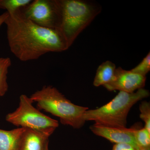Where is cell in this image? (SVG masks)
<instances>
[{
	"label": "cell",
	"mask_w": 150,
	"mask_h": 150,
	"mask_svg": "<svg viewBox=\"0 0 150 150\" xmlns=\"http://www.w3.org/2000/svg\"><path fill=\"white\" fill-rule=\"evenodd\" d=\"M45 150H49L48 149V144L46 146V148H45Z\"/></svg>",
	"instance_id": "obj_20"
},
{
	"label": "cell",
	"mask_w": 150,
	"mask_h": 150,
	"mask_svg": "<svg viewBox=\"0 0 150 150\" xmlns=\"http://www.w3.org/2000/svg\"><path fill=\"white\" fill-rule=\"evenodd\" d=\"M146 80V77L119 67L115 69L112 80L103 86L110 91H119L131 93L144 88Z\"/></svg>",
	"instance_id": "obj_7"
},
{
	"label": "cell",
	"mask_w": 150,
	"mask_h": 150,
	"mask_svg": "<svg viewBox=\"0 0 150 150\" xmlns=\"http://www.w3.org/2000/svg\"><path fill=\"white\" fill-rule=\"evenodd\" d=\"M116 66L114 63L107 61L101 64L96 71L93 81V85L95 87L104 86L112 80Z\"/></svg>",
	"instance_id": "obj_11"
},
{
	"label": "cell",
	"mask_w": 150,
	"mask_h": 150,
	"mask_svg": "<svg viewBox=\"0 0 150 150\" xmlns=\"http://www.w3.org/2000/svg\"><path fill=\"white\" fill-rule=\"evenodd\" d=\"M134 138L140 149L150 147V132L145 128L141 129H135Z\"/></svg>",
	"instance_id": "obj_14"
},
{
	"label": "cell",
	"mask_w": 150,
	"mask_h": 150,
	"mask_svg": "<svg viewBox=\"0 0 150 150\" xmlns=\"http://www.w3.org/2000/svg\"><path fill=\"white\" fill-rule=\"evenodd\" d=\"M30 97L39 109L58 117L64 125L79 129L86 123L84 115L88 108L72 103L52 86H45Z\"/></svg>",
	"instance_id": "obj_2"
},
{
	"label": "cell",
	"mask_w": 150,
	"mask_h": 150,
	"mask_svg": "<svg viewBox=\"0 0 150 150\" xmlns=\"http://www.w3.org/2000/svg\"><path fill=\"white\" fill-rule=\"evenodd\" d=\"M51 134L25 129L21 138L18 150H45Z\"/></svg>",
	"instance_id": "obj_9"
},
{
	"label": "cell",
	"mask_w": 150,
	"mask_h": 150,
	"mask_svg": "<svg viewBox=\"0 0 150 150\" xmlns=\"http://www.w3.org/2000/svg\"><path fill=\"white\" fill-rule=\"evenodd\" d=\"M62 17L59 30L69 48L78 36L102 11L96 2L88 0H61Z\"/></svg>",
	"instance_id": "obj_3"
},
{
	"label": "cell",
	"mask_w": 150,
	"mask_h": 150,
	"mask_svg": "<svg viewBox=\"0 0 150 150\" xmlns=\"http://www.w3.org/2000/svg\"><path fill=\"white\" fill-rule=\"evenodd\" d=\"M8 15V13L7 12H6L0 15V27L1 26L3 23H4L6 20L7 18Z\"/></svg>",
	"instance_id": "obj_18"
},
{
	"label": "cell",
	"mask_w": 150,
	"mask_h": 150,
	"mask_svg": "<svg viewBox=\"0 0 150 150\" xmlns=\"http://www.w3.org/2000/svg\"><path fill=\"white\" fill-rule=\"evenodd\" d=\"M130 71L135 74L146 77V75L150 71V52L144 58L139 64Z\"/></svg>",
	"instance_id": "obj_15"
},
{
	"label": "cell",
	"mask_w": 150,
	"mask_h": 150,
	"mask_svg": "<svg viewBox=\"0 0 150 150\" xmlns=\"http://www.w3.org/2000/svg\"><path fill=\"white\" fill-rule=\"evenodd\" d=\"M28 19L41 27L59 29L62 17L61 0H34L21 9Z\"/></svg>",
	"instance_id": "obj_6"
},
{
	"label": "cell",
	"mask_w": 150,
	"mask_h": 150,
	"mask_svg": "<svg viewBox=\"0 0 150 150\" xmlns=\"http://www.w3.org/2000/svg\"><path fill=\"white\" fill-rule=\"evenodd\" d=\"M11 61L8 57L0 58V98L4 96L8 90L7 75Z\"/></svg>",
	"instance_id": "obj_12"
},
{
	"label": "cell",
	"mask_w": 150,
	"mask_h": 150,
	"mask_svg": "<svg viewBox=\"0 0 150 150\" xmlns=\"http://www.w3.org/2000/svg\"><path fill=\"white\" fill-rule=\"evenodd\" d=\"M150 92L143 88L129 93L119 91L110 102L96 109L87 110L85 121H94L104 126L125 128L129 111L138 101L149 96Z\"/></svg>",
	"instance_id": "obj_4"
},
{
	"label": "cell",
	"mask_w": 150,
	"mask_h": 150,
	"mask_svg": "<svg viewBox=\"0 0 150 150\" xmlns=\"http://www.w3.org/2000/svg\"><path fill=\"white\" fill-rule=\"evenodd\" d=\"M33 101L25 95L20 96L18 107L6 116V120L20 128L52 134L59 127L58 121L43 114L33 106Z\"/></svg>",
	"instance_id": "obj_5"
},
{
	"label": "cell",
	"mask_w": 150,
	"mask_h": 150,
	"mask_svg": "<svg viewBox=\"0 0 150 150\" xmlns=\"http://www.w3.org/2000/svg\"><path fill=\"white\" fill-rule=\"evenodd\" d=\"M140 117L145 123V129L150 132V104L146 101L142 102L139 106Z\"/></svg>",
	"instance_id": "obj_16"
},
{
	"label": "cell",
	"mask_w": 150,
	"mask_h": 150,
	"mask_svg": "<svg viewBox=\"0 0 150 150\" xmlns=\"http://www.w3.org/2000/svg\"><path fill=\"white\" fill-rule=\"evenodd\" d=\"M4 23L11 52L22 62L36 60L48 53L69 48L59 29L38 25L26 18L21 9L9 14Z\"/></svg>",
	"instance_id": "obj_1"
},
{
	"label": "cell",
	"mask_w": 150,
	"mask_h": 150,
	"mask_svg": "<svg viewBox=\"0 0 150 150\" xmlns=\"http://www.w3.org/2000/svg\"><path fill=\"white\" fill-rule=\"evenodd\" d=\"M24 128L10 131L0 129V150H18L20 141Z\"/></svg>",
	"instance_id": "obj_10"
},
{
	"label": "cell",
	"mask_w": 150,
	"mask_h": 150,
	"mask_svg": "<svg viewBox=\"0 0 150 150\" xmlns=\"http://www.w3.org/2000/svg\"><path fill=\"white\" fill-rule=\"evenodd\" d=\"M112 150H137L135 148L128 144H116L113 146Z\"/></svg>",
	"instance_id": "obj_17"
},
{
	"label": "cell",
	"mask_w": 150,
	"mask_h": 150,
	"mask_svg": "<svg viewBox=\"0 0 150 150\" xmlns=\"http://www.w3.org/2000/svg\"><path fill=\"white\" fill-rule=\"evenodd\" d=\"M31 0H0V9L6 10L9 14L14 13L24 7Z\"/></svg>",
	"instance_id": "obj_13"
},
{
	"label": "cell",
	"mask_w": 150,
	"mask_h": 150,
	"mask_svg": "<svg viewBox=\"0 0 150 150\" xmlns=\"http://www.w3.org/2000/svg\"><path fill=\"white\" fill-rule=\"evenodd\" d=\"M90 129L97 136L105 138L115 144H128L137 150L141 149L134 138L135 129L112 127L95 123L90 127Z\"/></svg>",
	"instance_id": "obj_8"
},
{
	"label": "cell",
	"mask_w": 150,
	"mask_h": 150,
	"mask_svg": "<svg viewBox=\"0 0 150 150\" xmlns=\"http://www.w3.org/2000/svg\"><path fill=\"white\" fill-rule=\"evenodd\" d=\"M139 150H150V147L147 148H143V149H140Z\"/></svg>",
	"instance_id": "obj_19"
}]
</instances>
